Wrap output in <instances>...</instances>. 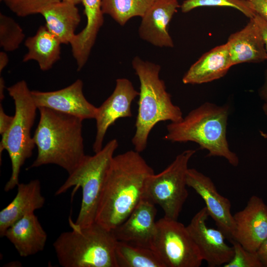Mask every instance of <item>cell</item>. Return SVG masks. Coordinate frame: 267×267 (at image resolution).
<instances>
[{"label": "cell", "instance_id": "6", "mask_svg": "<svg viewBox=\"0 0 267 267\" xmlns=\"http://www.w3.org/2000/svg\"><path fill=\"white\" fill-rule=\"evenodd\" d=\"M15 105V114L12 124L1 135L0 155L5 150L11 163V174L4 190L8 192L19 184L21 168L31 157L36 146L31 131L34 124L36 106L27 83L22 80L7 88Z\"/></svg>", "mask_w": 267, "mask_h": 267}, {"label": "cell", "instance_id": "35", "mask_svg": "<svg viewBox=\"0 0 267 267\" xmlns=\"http://www.w3.org/2000/svg\"><path fill=\"white\" fill-rule=\"evenodd\" d=\"M9 61L8 57L4 51L0 52V73L7 66Z\"/></svg>", "mask_w": 267, "mask_h": 267}, {"label": "cell", "instance_id": "21", "mask_svg": "<svg viewBox=\"0 0 267 267\" xmlns=\"http://www.w3.org/2000/svg\"><path fill=\"white\" fill-rule=\"evenodd\" d=\"M87 18L85 28L76 34L70 43L73 55L81 70L87 63L104 19L101 0H81Z\"/></svg>", "mask_w": 267, "mask_h": 267}, {"label": "cell", "instance_id": "10", "mask_svg": "<svg viewBox=\"0 0 267 267\" xmlns=\"http://www.w3.org/2000/svg\"><path fill=\"white\" fill-rule=\"evenodd\" d=\"M209 217L205 206L195 214L186 228L208 267L223 266L232 258L234 249L226 244V237L221 230L208 227Z\"/></svg>", "mask_w": 267, "mask_h": 267}, {"label": "cell", "instance_id": "1", "mask_svg": "<svg viewBox=\"0 0 267 267\" xmlns=\"http://www.w3.org/2000/svg\"><path fill=\"white\" fill-rule=\"evenodd\" d=\"M140 153L129 150L113 157L97 209L95 222L112 230L143 199L146 181L154 174Z\"/></svg>", "mask_w": 267, "mask_h": 267}, {"label": "cell", "instance_id": "34", "mask_svg": "<svg viewBox=\"0 0 267 267\" xmlns=\"http://www.w3.org/2000/svg\"><path fill=\"white\" fill-rule=\"evenodd\" d=\"M258 93L260 98L267 103V69L265 73V81L263 85L259 89Z\"/></svg>", "mask_w": 267, "mask_h": 267}, {"label": "cell", "instance_id": "4", "mask_svg": "<svg viewBox=\"0 0 267 267\" xmlns=\"http://www.w3.org/2000/svg\"><path fill=\"white\" fill-rule=\"evenodd\" d=\"M132 66L138 76L140 90L135 133L132 139L134 150L144 151L150 132L159 122H178L183 118L181 109L173 104L165 82L159 77L161 66L134 57Z\"/></svg>", "mask_w": 267, "mask_h": 267}, {"label": "cell", "instance_id": "33", "mask_svg": "<svg viewBox=\"0 0 267 267\" xmlns=\"http://www.w3.org/2000/svg\"><path fill=\"white\" fill-rule=\"evenodd\" d=\"M257 253L264 267H267V238L261 244Z\"/></svg>", "mask_w": 267, "mask_h": 267}, {"label": "cell", "instance_id": "2", "mask_svg": "<svg viewBox=\"0 0 267 267\" xmlns=\"http://www.w3.org/2000/svg\"><path fill=\"white\" fill-rule=\"evenodd\" d=\"M40 120L33 136L37 156L29 169L54 164L72 173L85 158L82 119L39 107Z\"/></svg>", "mask_w": 267, "mask_h": 267}, {"label": "cell", "instance_id": "15", "mask_svg": "<svg viewBox=\"0 0 267 267\" xmlns=\"http://www.w3.org/2000/svg\"><path fill=\"white\" fill-rule=\"evenodd\" d=\"M155 205L143 198L112 232L117 241L151 248L156 229Z\"/></svg>", "mask_w": 267, "mask_h": 267}, {"label": "cell", "instance_id": "27", "mask_svg": "<svg viewBox=\"0 0 267 267\" xmlns=\"http://www.w3.org/2000/svg\"><path fill=\"white\" fill-rule=\"evenodd\" d=\"M223 6L234 8L249 19L256 14L251 4L247 0H185L180 7L183 13H187L199 7Z\"/></svg>", "mask_w": 267, "mask_h": 267}, {"label": "cell", "instance_id": "19", "mask_svg": "<svg viewBox=\"0 0 267 267\" xmlns=\"http://www.w3.org/2000/svg\"><path fill=\"white\" fill-rule=\"evenodd\" d=\"M4 236L22 257L42 251L47 238L35 213L28 214L15 222L6 230Z\"/></svg>", "mask_w": 267, "mask_h": 267}, {"label": "cell", "instance_id": "26", "mask_svg": "<svg viewBox=\"0 0 267 267\" xmlns=\"http://www.w3.org/2000/svg\"><path fill=\"white\" fill-rule=\"evenodd\" d=\"M25 38L20 25L11 17L0 13V46L5 51L19 48Z\"/></svg>", "mask_w": 267, "mask_h": 267}, {"label": "cell", "instance_id": "24", "mask_svg": "<svg viewBox=\"0 0 267 267\" xmlns=\"http://www.w3.org/2000/svg\"><path fill=\"white\" fill-rule=\"evenodd\" d=\"M115 257L117 267H165L151 248L123 241H117Z\"/></svg>", "mask_w": 267, "mask_h": 267}, {"label": "cell", "instance_id": "36", "mask_svg": "<svg viewBox=\"0 0 267 267\" xmlns=\"http://www.w3.org/2000/svg\"><path fill=\"white\" fill-rule=\"evenodd\" d=\"M5 82L2 77H0V102L4 98V90L5 89Z\"/></svg>", "mask_w": 267, "mask_h": 267}, {"label": "cell", "instance_id": "20", "mask_svg": "<svg viewBox=\"0 0 267 267\" xmlns=\"http://www.w3.org/2000/svg\"><path fill=\"white\" fill-rule=\"evenodd\" d=\"M231 67L226 43L204 53L190 67L182 81L184 84L191 85L211 82L224 76Z\"/></svg>", "mask_w": 267, "mask_h": 267}, {"label": "cell", "instance_id": "38", "mask_svg": "<svg viewBox=\"0 0 267 267\" xmlns=\"http://www.w3.org/2000/svg\"><path fill=\"white\" fill-rule=\"evenodd\" d=\"M263 110L265 114L267 116V103H265L263 106Z\"/></svg>", "mask_w": 267, "mask_h": 267}, {"label": "cell", "instance_id": "5", "mask_svg": "<svg viewBox=\"0 0 267 267\" xmlns=\"http://www.w3.org/2000/svg\"><path fill=\"white\" fill-rule=\"evenodd\" d=\"M71 230L61 233L53 244L62 267H117V242L112 230L96 222L84 227L69 218Z\"/></svg>", "mask_w": 267, "mask_h": 267}, {"label": "cell", "instance_id": "32", "mask_svg": "<svg viewBox=\"0 0 267 267\" xmlns=\"http://www.w3.org/2000/svg\"><path fill=\"white\" fill-rule=\"evenodd\" d=\"M253 19L261 33L267 54V21L257 14Z\"/></svg>", "mask_w": 267, "mask_h": 267}, {"label": "cell", "instance_id": "3", "mask_svg": "<svg viewBox=\"0 0 267 267\" xmlns=\"http://www.w3.org/2000/svg\"><path fill=\"white\" fill-rule=\"evenodd\" d=\"M229 113L228 105L205 102L181 120L168 124L163 138L172 142H195L201 149L208 151L207 156L223 157L231 165L236 167L239 158L230 149L226 139Z\"/></svg>", "mask_w": 267, "mask_h": 267}, {"label": "cell", "instance_id": "7", "mask_svg": "<svg viewBox=\"0 0 267 267\" xmlns=\"http://www.w3.org/2000/svg\"><path fill=\"white\" fill-rule=\"evenodd\" d=\"M118 145V140L113 139L93 156L86 155L56 191L55 195H59L72 187H74V190L81 187L82 199L78 216L74 222L76 225L84 227L95 222L106 175Z\"/></svg>", "mask_w": 267, "mask_h": 267}, {"label": "cell", "instance_id": "12", "mask_svg": "<svg viewBox=\"0 0 267 267\" xmlns=\"http://www.w3.org/2000/svg\"><path fill=\"white\" fill-rule=\"evenodd\" d=\"M186 183L187 186L193 188L203 199L209 216L230 241L235 224L230 200L218 192L210 178L195 169H188Z\"/></svg>", "mask_w": 267, "mask_h": 267}, {"label": "cell", "instance_id": "25", "mask_svg": "<svg viewBox=\"0 0 267 267\" xmlns=\"http://www.w3.org/2000/svg\"><path fill=\"white\" fill-rule=\"evenodd\" d=\"M155 0H101L103 14L110 16L121 26L131 18L143 16Z\"/></svg>", "mask_w": 267, "mask_h": 267}, {"label": "cell", "instance_id": "14", "mask_svg": "<svg viewBox=\"0 0 267 267\" xmlns=\"http://www.w3.org/2000/svg\"><path fill=\"white\" fill-rule=\"evenodd\" d=\"M83 83L78 79L71 85L54 91L31 90L37 106L46 107L78 117L82 120L95 119L97 107L84 95Z\"/></svg>", "mask_w": 267, "mask_h": 267}, {"label": "cell", "instance_id": "28", "mask_svg": "<svg viewBox=\"0 0 267 267\" xmlns=\"http://www.w3.org/2000/svg\"><path fill=\"white\" fill-rule=\"evenodd\" d=\"M17 16L25 17L41 13L51 5L61 0H0Z\"/></svg>", "mask_w": 267, "mask_h": 267}, {"label": "cell", "instance_id": "22", "mask_svg": "<svg viewBox=\"0 0 267 267\" xmlns=\"http://www.w3.org/2000/svg\"><path fill=\"white\" fill-rule=\"evenodd\" d=\"M45 21V26L61 44H70L75 31L81 21L76 4L61 0L41 13Z\"/></svg>", "mask_w": 267, "mask_h": 267}, {"label": "cell", "instance_id": "23", "mask_svg": "<svg viewBox=\"0 0 267 267\" xmlns=\"http://www.w3.org/2000/svg\"><path fill=\"white\" fill-rule=\"evenodd\" d=\"M60 42L44 26H41L36 33L26 39L25 45L28 49L23 62L34 60L42 71L50 69L60 58Z\"/></svg>", "mask_w": 267, "mask_h": 267}, {"label": "cell", "instance_id": "29", "mask_svg": "<svg viewBox=\"0 0 267 267\" xmlns=\"http://www.w3.org/2000/svg\"><path fill=\"white\" fill-rule=\"evenodd\" d=\"M234 249V255L231 260L224 264V267H263L257 252H251L245 249L235 240L230 241Z\"/></svg>", "mask_w": 267, "mask_h": 267}, {"label": "cell", "instance_id": "13", "mask_svg": "<svg viewBox=\"0 0 267 267\" xmlns=\"http://www.w3.org/2000/svg\"><path fill=\"white\" fill-rule=\"evenodd\" d=\"M233 218L235 227L231 240L249 251L257 252L267 238V205L262 198L253 195Z\"/></svg>", "mask_w": 267, "mask_h": 267}, {"label": "cell", "instance_id": "37", "mask_svg": "<svg viewBox=\"0 0 267 267\" xmlns=\"http://www.w3.org/2000/svg\"><path fill=\"white\" fill-rule=\"evenodd\" d=\"M62 1H67L77 4L81 2V0H61Z\"/></svg>", "mask_w": 267, "mask_h": 267}, {"label": "cell", "instance_id": "11", "mask_svg": "<svg viewBox=\"0 0 267 267\" xmlns=\"http://www.w3.org/2000/svg\"><path fill=\"white\" fill-rule=\"evenodd\" d=\"M139 92L134 89L132 82L126 78L116 80L112 93L97 107L95 117L96 132L92 145L94 153L102 148L104 137L108 128L118 119L131 117V104Z\"/></svg>", "mask_w": 267, "mask_h": 267}, {"label": "cell", "instance_id": "17", "mask_svg": "<svg viewBox=\"0 0 267 267\" xmlns=\"http://www.w3.org/2000/svg\"><path fill=\"white\" fill-rule=\"evenodd\" d=\"M228 44L231 66L243 63H259L267 60L265 44L253 18L240 30L231 34Z\"/></svg>", "mask_w": 267, "mask_h": 267}, {"label": "cell", "instance_id": "9", "mask_svg": "<svg viewBox=\"0 0 267 267\" xmlns=\"http://www.w3.org/2000/svg\"><path fill=\"white\" fill-rule=\"evenodd\" d=\"M151 248L165 267H199L203 261L186 226L178 220L156 221Z\"/></svg>", "mask_w": 267, "mask_h": 267}, {"label": "cell", "instance_id": "8", "mask_svg": "<svg viewBox=\"0 0 267 267\" xmlns=\"http://www.w3.org/2000/svg\"><path fill=\"white\" fill-rule=\"evenodd\" d=\"M195 152L194 149L183 151L166 169L146 181L143 198L161 207L166 218L177 220L182 211L188 196V165Z\"/></svg>", "mask_w": 267, "mask_h": 267}, {"label": "cell", "instance_id": "30", "mask_svg": "<svg viewBox=\"0 0 267 267\" xmlns=\"http://www.w3.org/2000/svg\"><path fill=\"white\" fill-rule=\"evenodd\" d=\"M251 4L256 14L267 21V0H247Z\"/></svg>", "mask_w": 267, "mask_h": 267}, {"label": "cell", "instance_id": "31", "mask_svg": "<svg viewBox=\"0 0 267 267\" xmlns=\"http://www.w3.org/2000/svg\"><path fill=\"white\" fill-rule=\"evenodd\" d=\"M14 116L7 115L4 111L1 103L0 104V134H3L9 129L13 121Z\"/></svg>", "mask_w": 267, "mask_h": 267}, {"label": "cell", "instance_id": "16", "mask_svg": "<svg viewBox=\"0 0 267 267\" xmlns=\"http://www.w3.org/2000/svg\"><path fill=\"white\" fill-rule=\"evenodd\" d=\"M179 7L178 0H155L141 17L140 38L156 46L174 47L168 27Z\"/></svg>", "mask_w": 267, "mask_h": 267}, {"label": "cell", "instance_id": "18", "mask_svg": "<svg viewBox=\"0 0 267 267\" xmlns=\"http://www.w3.org/2000/svg\"><path fill=\"white\" fill-rule=\"evenodd\" d=\"M17 193L11 201L0 212V236L3 237L6 230L26 215L42 208L45 198L42 194L38 179L28 183H19Z\"/></svg>", "mask_w": 267, "mask_h": 267}]
</instances>
